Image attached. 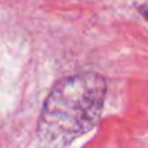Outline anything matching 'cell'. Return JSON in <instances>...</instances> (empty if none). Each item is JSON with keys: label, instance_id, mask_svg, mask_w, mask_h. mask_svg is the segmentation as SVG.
Instances as JSON below:
<instances>
[{"label": "cell", "instance_id": "2", "mask_svg": "<svg viewBox=\"0 0 148 148\" xmlns=\"http://www.w3.org/2000/svg\"><path fill=\"white\" fill-rule=\"evenodd\" d=\"M140 13L143 14V17H145L148 20V4H144V6L140 7Z\"/></svg>", "mask_w": 148, "mask_h": 148}, {"label": "cell", "instance_id": "1", "mask_svg": "<svg viewBox=\"0 0 148 148\" xmlns=\"http://www.w3.org/2000/svg\"><path fill=\"white\" fill-rule=\"evenodd\" d=\"M106 82L95 72L66 76L55 84L45 101L38 138L43 148H68L92 131L102 115Z\"/></svg>", "mask_w": 148, "mask_h": 148}]
</instances>
